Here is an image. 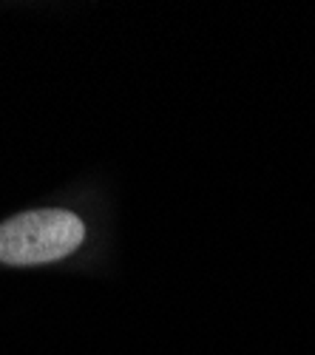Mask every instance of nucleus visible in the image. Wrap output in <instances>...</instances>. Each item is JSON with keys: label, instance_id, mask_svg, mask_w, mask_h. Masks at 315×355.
I'll list each match as a JSON object with an SVG mask.
<instances>
[{"label": "nucleus", "instance_id": "nucleus-1", "mask_svg": "<svg viewBox=\"0 0 315 355\" xmlns=\"http://www.w3.org/2000/svg\"><path fill=\"white\" fill-rule=\"evenodd\" d=\"M85 239L77 214L60 208L26 211L0 225V261L12 268H32L71 256Z\"/></svg>", "mask_w": 315, "mask_h": 355}]
</instances>
